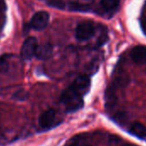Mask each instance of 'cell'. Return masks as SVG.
<instances>
[{"instance_id": "6da1fadb", "label": "cell", "mask_w": 146, "mask_h": 146, "mask_svg": "<svg viewBox=\"0 0 146 146\" xmlns=\"http://www.w3.org/2000/svg\"><path fill=\"white\" fill-rule=\"evenodd\" d=\"M83 96H84L79 91H78L73 86L70 85L63 91L60 101L64 106L66 112L73 113L84 107Z\"/></svg>"}, {"instance_id": "7a4b0ae2", "label": "cell", "mask_w": 146, "mask_h": 146, "mask_svg": "<svg viewBox=\"0 0 146 146\" xmlns=\"http://www.w3.org/2000/svg\"><path fill=\"white\" fill-rule=\"evenodd\" d=\"M96 28L90 22H84L79 23L76 28V38L78 40L84 41L92 38L95 35Z\"/></svg>"}, {"instance_id": "3957f363", "label": "cell", "mask_w": 146, "mask_h": 146, "mask_svg": "<svg viewBox=\"0 0 146 146\" xmlns=\"http://www.w3.org/2000/svg\"><path fill=\"white\" fill-rule=\"evenodd\" d=\"M37 46H38L37 40L35 37L27 38L22 46V49H21L22 58L25 60L31 59L35 55Z\"/></svg>"}, {"instance_id": "277c9868", "label": "cell", "mask_w": 146, "mask_h": 146, "mask_svg": "<svg viewBox=\"0 0 146 146\" xmlns=\"http://www.w3.org/2000/svg\"><path fill=\"white\" fill-rule=\"evenodd\" d=\"M49 14L46 11H39L36 12L30 22V26L35 30H42L46 28L49 23Z\"/></svg>"}, {"instance_id": "5b68a950", "label": "cell", "mask_w": 146, "mask_h": 146, "mask_svg": "<svg viewBox=\"0 0 146 146\" xmlns=\"http://www.w3.org/2000/svg\"><path fill=\"white\" fill-rule=\"evenodd\" d=\"M56 112L54 109H47L43 112L39 118V125L43 130H47L52 128L55 125Z\"/></svg>"}, {"instance_id": "8992f818", "label": "cell", "mask_w": 146, "mask_h": 146, "mask_svg": "<svg viewBox=\"0 0 146 146\" xmlns=\"http://www.w3.org/2000/svg\"><path fill=\"white\" fill-rule=\"evenodd\" d=\"M71 86L74 87L78 91H79L83 96L88 93L90 87V80L86 76H79L78 77L73 83L71 84Z\"/></svg>"}, {"instance_id": "52a82bcc", "label": "cell", "mask_w": 146, "mask_h": 146, "mask_svg": "<svg viewBox=\"0 0 146 146\" xmlns=\"http://www.w3.org/2000/svg\"><path fill=\"white\" fill-rule=\"evenodd\" d=\"M131 58L137 64H146V47L143 46H137L131 52Z\"/></svg>"}, {"instance_id": "ba28073f", "label": "cell", "mask_w": 146, "mask_h": 146, "mask_svg": "<svg viewBox=\"0 0 146 146\" xmlns=\"http://www.w3.org/2000/svg\"><path fill=\"white\" fill-rule=\"evenodd\" d=\"M52 46L47 43L41 46H38L35 56L40 60H46L52 56Z\"/></svg>"}, {"instance_id": "9c48e42d", "label": "cell", "mask_w": 146, "mask_h": 146, "mask_svg": "<svg viewBox=\"0 0 146 146\" xmlns=\"http://www.w3.org/2000/svg\"><path fill=\"white\" fill-rule=\"evenodd\" d=\"M129 132L138 138L143 139L146 137V126L140 122H134L129 128Z\"/></svg>"}, {"instance_id": "30bf717a", "label": "cell", "mask_w": 146, "mask_h": 146, "mask_svg": "<svg viewBox=\"0 0 146 146\" xmlns=\"http://www.w3.org/2000/svg\"><path fill=\"white\" fill-rule=\"evenodd\" d=\"M119 5V0H101V6L107 12L115 11Z\"/></svg>"}, {"instance_id": "8fae6325", "label": "cell", "mask_w": 146, "mask_h": 146, "mask_svg": "<svg viewBox=\"0 0 146 146\" xmlns=\"http://www.w3.org/2000/svg\"><path fill=\"white\" fill-rule=\"evenodd\" d=\"M69 9L73 11H88L90 9V5H80L78 3H72L69 5Z\"/></svg>"}, {"instance_id": "7c38bea8", "label": "cell", "mask_w": 146, "mask_h": 146, "mask_svg": "<svg viewBox=\"0 0 146 146\" xmlns=\"http://www.w3.org/2000/svg\"><path fill=\"white\" fill-rule=\"evenodd\" d=\"M11 55H3L0 57V73H3L7 70L9 66V58Z\"/></svg>"}, {"instance_id": "4fadbf2b", "label": "cell", "mask_w": 146, "mask_h": 146, "mask_svg": "<svg viewBox=\"0 0 146 146\" xmlns=\"http://www.w3.org/2000/svg\"><path fill=\"white\" fill-rule=\"evenodd\" d=\"M82 141V136H75L73 137L72 138H70L64 146H80Z\"/></svg>"}, {"instance_id": "5bb4252c", "label": "cell", "mask_w": 146, "mask_h": 146, "mask_svg": "<svg viewBox=\"0 0 146 146\" xmlns=\"http://www.w3.org/2000/svg\"><path fill=\"white\" fill-rule=\"evenodd\" d=\"M114 141L115 142V146H138L137 144H134V143H127V142H122V140L120 141L119 138L114 137Z\"/></svg>"}, {"instance_id": "9a60e30c", "label": "cell", "mask_w": 146, "mask_h": 146, "mask_svg": "<svg viewBox=\"0 0 146 146\" xmlns=\"http://www.w3.org/2000/svg\"><path fill=\"white\" fill-rule=\"evenodd\" d=\"M5 8H6V6H5V0H0V11H5Z\"/></svg>"}, {"instance_id": "2e32d148", "label": "cell", "mask_w": 146, "mask_h": 146, "mask_svg": "<svg viewBox=\"0 0 146 146\" xmlns=\"http://www.w3.org/2000/svg\"><path fill=\"white\" fill-rule=\"evenodd\" d=\"M4 26H5V20L4 19H0V35H1V32L3 30Z\"/></svg>"}]
</instances>
